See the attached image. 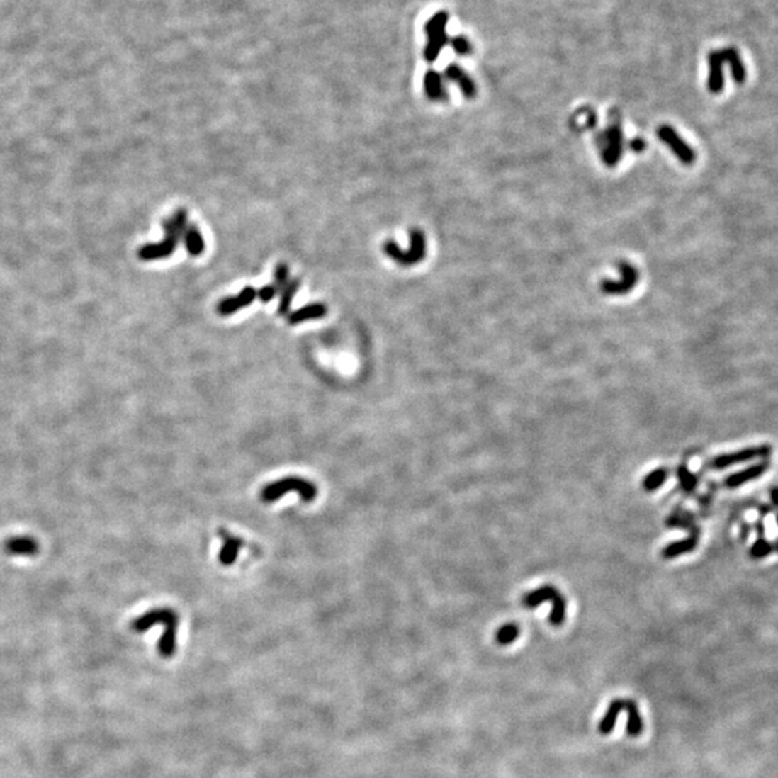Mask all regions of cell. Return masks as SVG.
I'll list each match as a JSON object with an SVG mask.
<instances>
[{"instance_id": "obj_1", "label": "cell", "mask_w": 778, "mask_h": 778, "mask_svg": "<svg viewBox=\"0 0 778 778\" xmlns=\"http://www.w3.org/2000/svg\"><path fill=\"white\" fill-rule=\"evenodd\" d=\"M188 212L179 209L173 213L170 218L163 221L164 239L156 244L143 245L137 255L142 261H156V259H164L176 251L181 241H184V234L188 228Z\"/></svg>"}, {"instance_id": "obj_2", "label": "cell", "mask_w": 778, "mask_h": 778, "mask_svg": "<svg viewBox=\"0 0 778 778\" xmlns=\"http://www.w3.org/2000/svg\"><path fill=\"white\" fill-rule=\"evenodd\" d=\"M293 492L297 493L305 503L313 502L317 496V487L315 483L301 478H295V475H291V478H284L278 482L267 485L261 490V500L266 503H273L281 499L284 495L293 493Z\"/></svg>"}, {"instance_id": "obj_3", "label": "cell", "mask_w": 778, "mask_h": 778, "mask_svg": "<svg viewBox=\"0 0 778 778\" xmlns=\"http://www.w3.org/2000/svg\"><path fill=\"white\" fill-rule=\"evenodd\" d=\"M385 254L394 259V261L404 267H411L419 264L427 254V241L421 230H412L410 232V247L402 249L395 241L389 239L383 244Z\"/></svg>"}, {"instance_id": "obj_4", "label": "cell", "mask_w": 778, "mask_h": 778, "mask_svg": "<svg viewBox=\"0 0 778 778\" xmlns=\"http://www.w3.org/2000/svg\"><path fill=\"white\" fill-rule=\"evenodd\" d=\"M447 23H449V13L444 11L434 13L425 23L424 30L427 35V43L424 48V58L427 62L437 61L441 51L447 45L449 42V36L446 30Z\"/></svg>"}, {"instance_id": "obj_5", "label": "cell", "mask_w": 778, "mask_h": 778, "mask_svg": "<svg viewBox=\"0 0 778 778\" xmlns=\"http://www.w3.org/2000/svg\"><path fill=\"white\" fill-rule=\"evenodd\" d=\"M597 143L604 163L609 167H614L621 160L624 152V133L620 123L610 124V127L598 136Z\"/></svg>"}, {"instance_id": "obj_6", "label": "cell", "mask_w": 778, "mask_h": 778, "mask_svg": "<svg viewBox=\"0 0 778 778\" xmlns=\"http://www.w3.org/2000/svg\"><path fill=\"white\" fill-rule=\"evenodd\" d=\"M658 137L672 150V153L676 156L679 162L683 164H694L697 162V152L695 149L689 146L687 142L676 132L669 124H662L658 128Z\"/></svg>"}, {"instance_id": "obj_7", "label": "cell", "mask_w": 778, "mask_h": 778, "mask_svg": "<svg viewBox=\"0 0 778 778\" xmlns=\"http://www.w3.org/2000/svg\"><path fill=\"white\" fill-rule=\"evenodd\" d=\"M620 278L619 280H602L599 288L607 295H624L630 293L638 283L640 274L638 270L630 263H621L619 266Z\"/></svg>"}, {"instance_id": "obj_8", "label": "cell", "mask_w": 778, "mask_h": 778, "mask_svg": "<svg viewBox=\"0 0 778 778\" xmlns=\"http://www.w3.org/2000/svg\"><path fill=\"white\" fill-rule=\"evenodd\" d=\"M178 623H179V619L175 611H171L169 609H156L137 617L132 623V628L136 633H145L156 624H163L164 627H169V626H178Z\"/></svg>"}, {"instance_id": "obj_9", "label": "cell", "mask_w": 778, "mask_h": 778, "mask_svg": "<svg viewBox=\"0 0 778 778\" xmlns=\"http://www.w3.org/2000/svg\"><path fill=\"white\" fill-rule=\"evenodd\" d=\"M769 451H771V449L768 446L750 447V449H744V450L729 453V454H721V456H718L716 458L712 460L711 466H712V468L723 470V468H726L732 464L745 463V461H750V460H754V458H758V457H767L769 454Z\"/></svg>"}, {"instance_id": "obj_10", "label": "cell", "mask_w": 778, "mask_h": 778, "mask_svg": "<svg viewBox=\"0 0 778 778\" xmlns=\"http://www.w3.org/2000/svg\"><path fill=\"white\" fill-rule=\"evenodd\" d=\"M255 298H256V290L251 286L244 287L237 295L222 298L218 303V306H216V312H218V315L221 316H231L238 310L248 308Z\"/></svg>"}, {"instance_id": "obj_11", "label": "cell", "mask_w": 778, "mask_h": 778, "mask_svg": "<svg viewBox=\"0 0 778 778\" xmlns=\"http://www.w3.org/2000/svg\"><path fill=\"white\" fill-rule=\"evenodd\" d=\"M708 64H709V77H708V90L712 94H719L723 91L725 86V77H723V54L722 50L711 51L708 55Z\"/></svg>"}, {"instance_id": "obj_12", "label": "cell", "mask_w": 778, "mask_h": 778, "mask_svg": "<svg viewBox=\"0 0 778 778\" xmlns=\"http://www.w3.org/2000/svg\"><path fill=\"white\" fill-rule=\"evenodd\" d=\"M444 75L449 81L454 82L458 90L463 93V96L468 100H473L475 96H478V85H475L474 79L457 64H450L446 71H444Z\"/></svg>"}, {"instance_id": "obj_13", "label": "cell", "mask_w": 778, "mask_h": 778, "mask_svg": "<svg viewBox=\"0 0 778 778\" xmlns=\"http://www.w3.org/2000/svg\"><path fill=\"white\" fill-rule=\"evenodd\" d=\"M424 93L431 101H446L447 91L444 89V82L441 74L434 69H428L424 75Z\"/></svg>"}, {"instance_id": "obj_14", "label": "cell", "mask_w": 778, "mask_h": 778, "mask_svg": "<svg viewBox=\"0 0 778 778\" xmlns=\"http://www.w3.org/2000/svg\"><path fill=\"white\" fill-rule=\"evenodd\" d=\"M768 468V463H758V464H754L751 467H747L738 473H733L731 474L729 478L725 480V486L729 487V489H737L748 482H752L755 479H758L760 475H762Z\"/></svg>"}, {"instance_id": "obj_15", "label": "cell", "mask_w": 778, "mask_h": 778, "mask_svg": "<svg viewBox=\"0 0 778 778\" xmlns=\"http://www.w3.org/2000/svg\"><path fill=\"white\" fill-rule=\"evenodd\" d=\"M5 551L15 556H33L39 552V543L30 536H16L5 542Z\"/></svg>"}, {"instance_id": "obj_16", "label": "cell", "mask_w": 778, "mask_h": 778, "mask_svg": "<svg viewBox=\"0 0 778 778\" xmlns=\"http://www.w3.org/2000/svg\"><path fill=\"white\" fill-rule=\"evenodd\" d=\"M326 315H327L326 305H323V303H312V305H306L305 308L290 313L287 317V322L290 325H298L309 320H319Z\"/></svg>"}, {"instance_id": "obj_17", "label": "cell", "mask_w": 778, "mask_h": 778, "mask_svg": "<svg viewBox=\"0 0 778 778\" xmlns=\"http://www.w3.org/2000/svg\"><path fill=\"white\" fill-rule=\"evenodd\" d=\"M220 535L224 541V546L220 552V562L225 567L232 565L235 562V559H237V556H238V552H239L241 546L244 545V541L241 538H237V536L228 534L224 529L220 531Z\"/></svg>"}, {"instance_id": "obj_18", "label": "cell", "mask_w": 778, "mask_h": 778, "mask_svg": "<svg viewBox=\"0 0 778 778\" xmlns=\"http://www.w3.org/2000/svg\"><path fill=\"white\" fill-rule=\"evenodd\" d=\"M722 54H723L725 62L728 64V67L731 69L733 81L737 84H744L745 79H747V69H745V65H744V61L741 58L740 51L737 48L729 47V48L722 50Z\"/></svg>"}, {"instance_id": "obj_19", "label": "cell", "mask_w": 778, "mask_h": 778, "mask_svg": "<svg viewBox=\"0 0 778 778\" xmlns=\"http://www.w3.org/2000/svg\"><path fill=\"white\" fill-rule=\"evenodd\" d=\"M698 541H699V532L698 529L697 531H692L690 532V536L687 539H683V541H679V542H673L667 546L663 548L662 551V556L665 559H673L676 556H680L683 553H687V552H692L697 545H698Z\"/></svg>"}, {"instance_id": "obj_20", "label": "cell", "mask_w": 778, "mask_h": 778, "mask_svg": "<svg viewBox=\"0 0 778 778\" xmlns=\"http://www.w3.org/2000/svg\"><path fill=\"white\" fill-rule=\"evenodd\" d=\"M624 711V699H614L607 708V712L604 714L602 719L598 723V732L602 735H609L616 728L619 715Z\"/></svg>"}, {"instance_id": "obj_21", "label": "cell", "mask_w": 778, "mask_h": 778, "mask_svg": "<svg viewBox=\"0 0 778 778\" xmlns=\"http://www.w3.org/2000/svg\"><path fill=\"white\" fill-rule=\"evenodd\" d=\"M624 711L627 712V735L631 738H636L641 735L644 728L638 706L633 699H624Z\"/></svg>"}, {"instance_id": "obj_22", "label": "cell", "mask_w": 778, "mask_h": 778, "mask_svg": "<svg viewBox=\"0 0 778 778\" xmlns=\"http://www.w3.org/2000/svg\"><path fill=\"white\" fill-rule=\"evenodd\" d=\"M556 594H559V591L552 587V585H543L535 591H531L528 592L524 598H522V602L526 609H536L539 607V605L545 601H551Z\"/></svg>"}, {"instance_id": "obj_23", "label": "cell", "mask_w": 778, "mask_h": 778, "mask_svg": "<svg viewBox=\"0 0 778 778\" xmlns=\"http://www.w3.org/2000/svg\"><path fill=\"white\" fill-rule=\"evenodd\" d=\"M185 248L192 256H199L205 251V241L199 228L193 224H189L184 234Z\"/></svg>"}, {"instance_id": "obj_24", "label": "cell", "mask_w": 778, "mask_h": 778, "mask_svg": "<svg viewBox=\"0 0 778 778\" xmlns=\"http://www.w3.org/2000/svg\"><path fill=\"white\" fill-rule=\"evenodd\" d=\"M176 634H178V626H169L164 628L160 640H159V655L162 658H171L176 652Z\"/></svg>"}, {"instance_id": "obj_25", "label": "cell", "mask_w": 778, "mask_h": 778, "mask_svg": "<svg viewBox=\"0 0 778 778\" xmlns=\"http://www.w3.org/2000/svg\"><path fill=\"white\" fill-rule=\"evenodd\" d=\"M300 286H301V281L298 278H290V281L287 283V286L281 291V298H280L278 310H277V313L280 316H288L290 315L293 298H294L297 290L300 288Z\"/></svg>"}, {"instance_id": "obj_26", "label": "cell", "mask_w": 778, "mask_h": 778, "mask_svg": "<svg viewBox=\"0 0 778 778\" xmlns=\"http://www.w3.org/2000/svg\"><path fill=\"white\" fill-rule=\"evenodd\" d=\"M552 609L549 613V623L555 627H559L564 624L567 617V599L560 594H556L552 599Z\"/></svg>"}, {"instance_id": "obj_27", "label": "cell", "mask_w": 778, "mask_h": 778, "mask_svg": "<svg viewBox=\"0 0 778 778\" xmlns=\"http://www.w3.org/2000/svg\"><path fill=\"white\" fill-rule=\"evenodd\" d=\"M666 479H667V470L666 468H658V470L652 471L650 474L645 475L644 480H643V489L645 492H655V490H658L659 487L663 486Z\"/></svg>"}, {"instance_id": "obj_28", "label": "cell", "mask_w": 778, "mask_h": 778, "mask_svg": "<svg viewBox=\"0 0 778 778\" xmlns=\"http://www.w3.org/2000/svg\"><path fill=\"white\" fill-rule=\"evenodd\" d=\"M677 479H679V483H680V487L686 492V493H692L697 486H698V479L697 475L692 473L684 464L679 466L677 467Z\"/></svg>"}, {"instance_id": "obj_29", "label": "cell", "mask_w": 778, "mask_h": 778, "mask_svg": "<svg viewBox=\"0 0 778 778\" xmlns=\"http://www.w3.org/2000/svg\"><path fill=\"white\" fill-rule=\"evenodd\" d=\"M519 634H521V630H519V627L513 623H509V624H503L496 631L495 638H496L497 644L507 645V644H512L519 637Z\"/></svg>"}, {"instance_id": "obj_30", "label": "cell", "mask_w": 778, "mask_h": 778, "mask_svg": "<svg viewBox=\"0 0 778 778\" xmlns=\"http://www.w3.org/2000/svg\"><path fill=\"white\" fill-rule=\"evenodd\" d=\"M595 121H597V117L591 108H582L581 111L575 113V115L573 117V124L575 125V130L592 128L595 125Z\"/></svg>"}, {"instance_id": "obj_31", "label": "cell", "mask_w": 778, "mask_h": 778, "mask_svg": "<svg viewBox=\"0 0 778 778\" xmlns=\"http://www.w3.org/2000/svg\"><path fill=\"white\" fill-rule=\"evenodd\" d=\"M288 281H290L288 267L286 264H278L274 270V280H273V287L276 288L277 294H281V291L284 290Z\"/></svg>"}, {"instance_id": "obj_32", "label": "cell", "mask_w": 778, "mask_h": 778, "mask_svg": "<svg viewBox=\"0 0 778 778\" xmlns=\"http://www.w3.org/2000/svg\"><path fill=\"white\" fill-rule=\"evenodd\" d=\"M450 43H451V47H453V50H454V52H456L457 55L466 57V55L471 54L473 47H471L470 40H468L466 36H463V35L454 36V38L450 39Z\"/></svg>"}, {"instance_id": "obj_33", "label": "cell", "mask_w": 778, "mask_h": 778, "mask_svg": "<svg viewBox=\"0 0 778 778\" xmlns=\"http://www.w3.org/2000/svg\"><path fill=\"white\" fill-rule=\"evenodd\" d=\"M772 552V545L769 542H767L764 538H760L751 548L750 551V555L754 558V559H762L765 556H768L769 553Z\"/></svg>"}, {"instance_id": "obj_34", "label": "cell", "mask_w": 778, "mask_h": 778, "mask_svg": "<svg viewBox=\"0 0 778 778\" xmlns=\"http://www.w3.org/2000/svg\"><path fill=\"white\" fill-rule=\"evenodd\" d=\"M276 295H278V294H277L276 288L273 287V284L264 286L259 290H256V297L259 298V301H263V303H270Z\"/></svg>"}, {"instance_id": "obj_35", "label": "cell", "mask_w": 778, "mask_h": 778, "mask_svg": "<svg viewBox=\"0 0 778 778\" xmlns=\"http://www.w3.org/2000/svg\"><path fill=\"white\" fill-rule=\"evenodd\" d=\"M645 145H647V143H645L643 139L637 137V139H633V140L630 142V149L634 150V152H637V153H640V152H643V150L645 149Z\"/></svg>"}, {"instance_id": "obj_36", "label": "cell", "mask_w": 778, "mask_h": 778, "mask_svg": "<svg viewBox=\"0 0 778 778\" xmlns=\"http://www.w3.org/2000/svg\"><path fill=\"white\" fill-rule=\"evenodd\" d=\"M771 502L778 506V487H774L771 489Z\"/></svg>"}, {"instance_id": "obj_37", "label": "cell", "mask_w": 778, "mask_h": 778, "mask_svg": "<svg viewBox=\"0 0 778 778\" xmlns=\"http://www.w3.org/2000/svg\"><path fill=\"white\" fill-rule=\"evenodd\" d=\"M777 522H778V514H777Z\"/></svg>"}]
</instances>
